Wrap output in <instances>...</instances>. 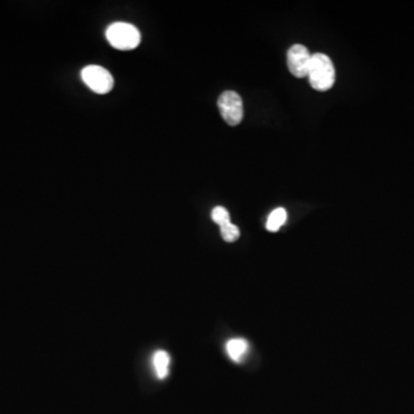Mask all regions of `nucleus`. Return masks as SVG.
<instances>
[{
    "label": "nucleus",
    "instance_id": "1",
    "mask_svg": "<svg viewBox=\"0 0 414 414\" xmlns=\"http://www.w3.org/2000/svg\"><path fill=\"white\" fill-rule=\"evenodd\" d=\"M308 78L314 90L328 91L331 89L336 78L331 59L324 53H314L310 58Z\"/></svg>",
    "mask_w": 414,
    "mask_h": 414
},
{
    "label": "nucleus",
    "instance_id": "5",
    "mask_svg": "<svg viewBox=\"0 0 414 414\" xmlns=\"http://www.w3.org/2000/svg\"><path fill=\"white\" fill-rule=\"evenodd\" d=\"M287 58H288L287 62H288L289 71L294 78H308L312 55L306 46L294 44L289 49Z\"/></svg>",
    "mask_w": 414,
    "mask_h": 414
},
{
    "label": "nucleus",
    "instance_id": "9",
    "mask_svg": "<svg viewBox=\"0 0 414 414\" xmlns=\"http://www.w3.org/2000/svg\"><path fill=\"white\" fill-rule=\"evenodd\" d=\"M220 231L221 236L226 242L233 243L240 238L241 233L238 227L236 224H231V222L220 227Z\"/></svg>",
    "mask_w": 414,
    "mask_h": 414
},
{
    "label": "nucleus",
    "instance_id": "6",
    "mask_svg": "<svg viewBox=\"0 0 414 414\" xmlns=\"http://www.w3.org/2000/svg\"><path fill=\"white\" fill-rule=\"evenodd\" d=\"M152 362L158 379L162 380L167 378L169 373V364H171V357L169 353L162 350L157 351L153 356Z\"/></svg>",
    "mask_w": 414,
    "mask_h": 414
},
{
    "label": "nucleus",
    "instance_id": "4",
    "mask_svg": "<svg viewBox=\"0 0 414 414\" xmlns=\"http://www.w3.org/2000/svg\"><path fill=\"white\" fill-rule=\"evenodd\" d=\"M217 107L221 115L229 126H237L243 120L244 110L240 94L235 91H224L217 99Z\"/></svg>",
    "mask_w": 414,
    "mask_h": 414
},
{
    "label": "nucleus",
    "instance_id": "8",
    "mask_svg": "<svg viewBox=\"0 0 414 414\" xmlns=\"http://www.w3.org/2000/svg\"><path fill=\"white\" fill-rule=\"evenodd\" d=\"M287 221V210L282 207H278L276 210H273L272 213L269 214L267 222H266V229L272 233H276L280 230L283 224Z\"/></svg>",
    "mask_w": 414,
    "mask_h": 414
},
{
    "label": "nucleus",
    "instance_id": "7",
    "mask_svg": "<svg viewBox=\"0 0 414 414\" xmlns=\"http://www.w3.org/2000/svg\"><path fill=\"white\" fill-rule=\"evenodd\" d=\"M226 350L230 359L238 362L242 360L243 357L248 351V343L245 340H242V338H233V340L227 342Z\"/></svg>",
    "mask_w": 414,
    "mask_h": 414
},
{
    "label": "nucleus",
    "instance_id": "2",
    "mask_svg": "<svg viewBox=\"0 0 414 414\" xmlns=\"http://www.w3.org/2000/svg\"><path fill=\"white\" fill-rule=\"evenodd\" d=\"M106 38L114 49L129 51L139 45L141 34L130 23L115 22L107 28Z\"/></svg>",
    "mask_w": 414,
    "mask_h": 414
},
{
    "label": "nucleus",
    "instance_id": "3",
    "mask_svg": "<svg viewBox=\"0 0 414 414\" xmlns=\"http://www.w3.org/2000/svg\"><path fill=\"white\" fill-rule=\"evenodd\" d=\"M82 80L96 94H107L113 89V76L101 66L90 65L82 69Z\"/></svg>",
    "mask_w": 414,
    "mask_h": 414
},
{
    "label": "nucleus",
    "instance_id": "10",
    "mask_svg": "<svg viewBox=\"0 0 414 414\" xmlns=\"http://www.w3.org/2000/svg\"><path fill=\"white\" fill-rule=\"evenodd\" d=\"M212 220L215 224H219V227H222L224 224L231 222L230 221L229 212L222 206H217L212 210Z\"/></svg>",
    "mask_w": 414,
    "mask_h": 414
}]
</instances>
